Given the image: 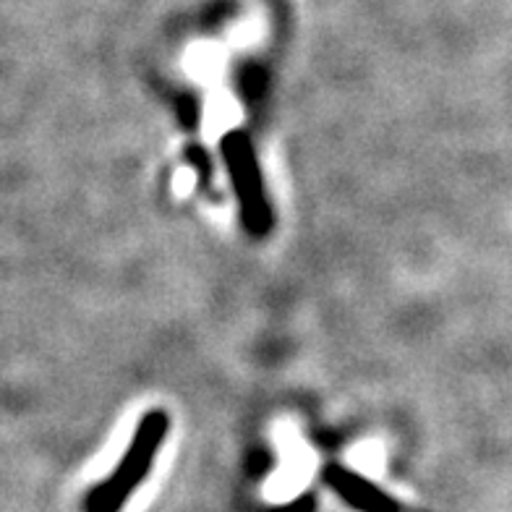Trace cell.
<instances>
[{
    "label": "cell",
    "instance_id": "cell-1",
    "mask_svg": "<svg viewBox=\"0 0 512 512\" xmlns=\"http://www.w3.org/2000/svg\"><path fill=\"white\" fill-rule=\"evenodd\" d=\"M168 434V416L162 411H152L142 418V424L136 429L128 452L118 463L108 479L97 484L89 497L84 499V510L87 512H118L123 507L139 481L144 479L152 468V460L157 455L162 437Z\"/></svg>",
    "mask_w": 512,
    "mask_h": 512
},
{
    "label": "cell",
    "instance_id": "cell-2",
    "mask_svg": "<svg viewBox=\"0 0 512 512\" xmlns=\"http://www.w3.org/2000/svg\"><path fill=\"white\" fill-rule=\"evenodd\" d=\"M223 152L230 168V178H233V186H236L243 223H246V228L254 236H264L272 228V212L267 199H264L262 176H259V165H256L249 136L243 134V131L228 134L223 142Z\"/></svg>",
    "mask_w": 512,
    "mask_h": 512
},
{
    "label": "cell",
    "instance_id": "cell-3",
    "mask_svg": "<svg viewBox=\"0 0 512 512\" xmlns=\"http://www.w3.org/2000/svg\"><path fill=\"white\" fill-rule=\"evenodd\" d=\"M324 481L335 489L340 497L361 512H403L395 499H390L382 489L371 486L364 476L348 471L343 465H327Z\"/></svg>",
    "mask_w": 512,
    "mask_h": 512
}]
</instances>
